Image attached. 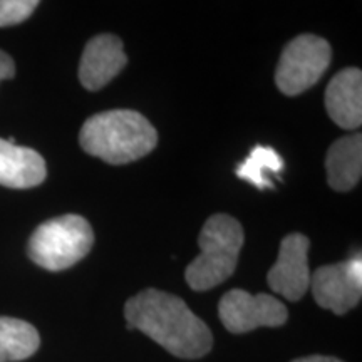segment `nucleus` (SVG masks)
Instances as JSON below:
<instances>
[{
    "mask_svg": "<svg viewBox=\"0 0 362 362\" xmlns=\"http://www.w3.org/2000/svg\"><path fill=\"white\" fill-rule=\"evenodd\" d=\"M129 330H141L163 349L181 359H200L211 351L214 336L208 325L180 297L146 288L124 305Z\"/></svg>",
    "mask_w": 362,
    "mask_h": 362,
    "instance_id": "nucleus-1",
    "label": "nucleus"
},
{
    "mask_svg": "<svg viewBox=\"0 0 362 362\" xmlns=\"http://www.w3.org/2000/svg\"><path fill=\"white\" fill-rule=\"evenodd\" d=\"M79 143L90 156L110 165H128L156 148L158 133L139 112L115 110L90 116L81 128Z\"/></svg>",
    "mask_w": 362,
    "mask_h": 362,
    "instance_id": "nucleus-2",
    "label": "nucleus"
},
{
    "mask_svg": "<svg viewBox=\"0 0 362 362\" xmlns=\"http://www.w3.org/2000/svg\"><path fill=\"white\" fill-rule=\"evenodd\" d=\"M243 240L242 225L233 216L225 214L210 216L198 237L200 255L185 270L189 287L198 292L210 291L232 277Z\"/></svg>",
    "mask_w": 362,
    "mask_h": 362,
    "instance_id": "nucleus-3",
    "label": "nucleus"
},
{
    "mask_svg": "<svg viewBox=\"0 0 362 362\" xmlns=\"http://www.w3.org/2000/svg\"><path fill=\"white\" fill-rule=\"evenodd\" d=\"M93 243L94 233L88 220L79 215H62L34 230L27 252L35 265L61 272L83 260Z\"/></svg>",
    "mask_w": 362,
    "mask_h": 362,
    "instance_id": "nucleus-4",
    "label": "nucleus"
},
{
    "mask_svg": "<svg viewBox=\"0 0 362 362\" xmlns=\"http://www.w3.org/2000/svg\"><path fill=\"white\" fill-rule=\"evenodd\" d=\"M330 45L319 35L302 34L287 44L280 56L275 84L287 96H297L312 88L330 64Z\"/></svg>",
    "mask_w": 362,
    "mask_h": 362,
    "instance_id": "nucleus-5",
    "label": "nucleus"
},
{
    "mask_svg": "<svg viewBox=\"0 0 362 362\" xmlns=\"http://www.w3.org/2000/svg\"><path fill=\"white\" fill-rule=\"evenodd\" d=\"M220 320L232 334H245L259 327H280L287 322V307L275 297L252 296L242 288L226 292L218 305Z\"/></svg>",
    "mask_w": 362,
    "mask_h": 362,
    "instance_id": "nucleus-6",
    "label": "nucleus"
},
{
    "mask_svg": "<svg viewBox=\"0 0 362 362\" xmlns=\"http://www.w3.org/2000/svg\"><path fill=\"white\" fill-rule=\"evenodd\" d=\"M312 296L322 309L342 315L359 304L362 296L361 255L341 264L324 265L310 277Z\"/></svg>",
    "mask_w": 362,
    "mask_h": 362,
    "instance_id": "nucleus-7",
    "label": "nucleus"
},
{
    "mask_svg": "<svg viewBox=\"0 0 362 362\" xmlns=\"http://www.w3.org/2000/svg\"><path fill=\"white\" fill-rule=\"evenodd\" d=\"M309 247L310 242L305 235H287L280 243L277 262L267 275L272 291L291 302L300 300L310 288L312 274L307 259Z\"/></svg>",
    "mask_w": 362,
    "mask_h": 362,
    "instance_id": "nucleus-8",
    "label": "nucleus"
},
{
    "mask_svg": "<svg viewBox=\"0 0 362 362\" xmlns=\"http://www.w3.org/2000/svg\"><path fill=\"white\" fill-rule=\"evenodd\" d=\"M128 56L123 40L116 35L101 34L86 44L79 64V81L86 89L99 90L124 69Z\"/></svg>",
    "mask_w": 362,
    "mask_h": 362,
    "instance_id": "nucleus-9",
    "label": "nucleus"
},
{
    "mask_svg": "<svg viewBox=\"0 0 362 362\" xmlns=\"http://www.w3.org/2000/svg\"><path fill=\"white\" fill-rule=\"evenodd\" d=\"M325 110L330 119L344 129L362 123V72L349 67L337 72L325 89Z\"/></svg>",
    "mask_w": 362,
    "mask_h": 362,
    "instance_id": "nucleus-10",
    "label": "nucleus"
},
{
    "mask_svg": "<svg viewBox=\"0 0 362 362\" xmlns=\"http://www.w3.org/2000/svg\"><path fill=\"white\" fill-rule=\"evenodd\" d=\"M47 176L44 158L34 149L0 138V185L25 189L39 187Z\"/></svg>",
    "mask_w": 362,
    "mask_h": 362,
    "instance_id": "nucleus-11",
    "label": "nucleus"
},
{
    "mask_svg": "<svg viewBox=\"0 0 362 362\" xmlns=\"http://www.w3.org/2000/svg\"><path fill=\"white\" fill-rule=\"evenodd\" d=\"M325 170L332 189L349 192L354 188L362 175V136L357 133L337 139L327 151Z\"/></svg>",
    "mask_w": 362,
    "mask_h": 362,
    "instance_id": "nucleus-12",
    "label": "nucleus"
},
{
    "mask_svg": "<svg viewBox=\"0 0 362 362\" xmlns=\"http://www.w3.org/2000/svg\"><path fill=\"white\" fill-rule=\"evenodd\" d=\"M37 329L25 320L0 317V362H19L37 352Z\"/></svg>",
    "mask_w": 362,
    "mask_h": 362,
    "instance_id": "nucleus-13",
    "label": "nucleus"
},
{
    "mask_svg": "<svg viewBox=\"0 0 362 362\" xmlns=\"http://www.w3.org/2000/svg\"><path fill=\"white\" fill-rule=\"evenodd\" d=\"M282 156L270 146H255L247 156V160L238 165L237 176L248 181L259 189L274 188V181L269 175H279L284 170Z\"/></svg>",
    "mask_w": 362,
    "mask_h": 362,
    "instance_id": "nucleus-14",
    "label": "nucleus"
},
{
    "mask_svg": "<svg viewBox=\"0 0 362 362\" xmlns=\"http://www.w3.org/2000/svg\"><path fill=\"white\" fill-rule=\"evenodd\" d=\"M37 0H0V27L22 24L37 8Z\"/></svg>",
    "mask_w": 362,
    "mask_h": 362,
    "instance_id": "nucleus-15",
    "label": "nucleus"
},
{
    "mask_svg": "<svg viewBox=\"0 0 362 362\" xmlns=\"http://www.w3.org/2000/svg\"><path fill=\"white\" fill-rule=\"evenodd\" d=\"M16 76V64L7 52L0 51V81L12 79Z\"/></svg>",
    "mask_w": 362,
    "mask_h": 362,
    "instance_id": "nucleus-16",
    "label": "nucleus"
},
{
    "mask_svg": "<svg viewBox=\"0 0 362 362\" xmlns=\"http://www.w3.org/2000/svg\"><path fill=\"white\" fill-rule=\"evenodd\" d=\"M292 362H342V361L332 356H307V357H298V359Z\"/></svg>",
    "mask_w": 362,
    "mask_h": 362,
    "instance_id": "nucleus-17",
    "label": "nucleus"
}]
</instances>
